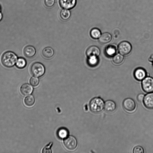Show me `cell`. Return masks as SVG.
<instances>
[{"instance_id":"obj_6","label":"cell","mask_w":153,"mask_h":153,"mask_svg":"<svg viewBox=\"0 0 153 153\" xmlns=\"http://www.w3.org/2000/svg\"><path fill=\"white\" fill-rule=\"evenodd\" d=\"M132 47L129 42L124 41L121 42L118 46V50L120 54L123 55L128 54L131 51Z\"/></svg>"},{"instance_id":"obj_20","label":"cell","mask_w":153,"mask_h":153,"mask_svg":"<svg viewBox=\"0 0 153 153\" xmlns=\"http://www.w3.org/2000/svg\"><path fill=\"white\" fill-rule=\"evenodd\" d=\"M71 16L70 11L67 9H62L60 12V16L62 20H66L68 19Z\"/></svg>"},{"instance_id":"obj_24","label":"cell","mask_w":153,"mask_h":153,"mask_svg":"<svg viewBox=\"0 0 153 153\" xmlns=\"http://www.w3.org/2000/svg\"><path fill=\"white\" fill-rule=\"evenodd\" d=\"M124 57L120 53H117L114 56L113 58V62L116 64H119L123 61Z\"/></svg>"},{"instance_id":"obj_27","label":"cell","mask_w":153,"mask_h":153,"mask_svg":"<svg viewBox=\"0 0 153 153\" xmlns=\"http://www.w3.org/2000/svg\"><path fill=\"white\" fill-rule=\"evenodd\" d=\"M52 143H50L48 145L45 147L43 149L42 152L43 153H51L52 152L51 147Z\"/></svg>"},{"instance_id":"obj_22","label":"cell","mask_w":153,"mask_h":153,"mask_svg":"<svg viewBox=\"0 0 153 153\" xmlns=\"http://www.w3.org/2000/svg\"><path fill=\"white\" fill-rule=\"evenodd\" d=\"M68 134V130L65 128H61L58 131L57 135L59 137L64 139L67 137Z\"/></svg>"},{"instance_id":"obj_14","label":"cell","mask_w":153,"mask_h":153,"mask_svg":"<svg viewBox=\"0 0 153 153\" xmlns=\"http://www.w3.org/2000/svg\"><path fill=\"white\" fill-rule=\"evenodd\" d=\"M33 90L32 87L27 83L22 85L20 88V91L21 94L24 96H27L30 94Z\"/></svg>"},{"instance_id":"obj_5","label":"cell","mask_w":153,"mask_h":153,"mask_svg":"<svg viewBox=\"0 0 153 153\" xmlns=\"http://www.w3.org/2000/svg\"><path fill=\"white\" fill-rule=\"evenodd\" d=\"M63 144L66 149L72 151L76 148L77 141L75 137L70 136L65 138L64 140Z\"/></svg>"},{"instance_id":"obj_4","label":"cell","mask_w":153,"mask_h":153,"mask_svg":"<svg viewBox=\"0 0 153 153\" xmlns=\"http://www.w3.org/2000/svg\"><path fill=\"white\" fill-rule=\"evenodd\" d=\"M142 87L143 91L146 93L153 92V78L148 76L142 80Z\"/></svg>"},{"instance_id":"obj_7","label":"cell","mask_w":153,"mask_h":153,"mask_svg":"<svg viewBox=\"0 0 153 153\" xmlns=\"http://www.w3.org/2000/svg\"><path fill=\"white\" fill-rule=\"evenodd\" d=\"M123 108L127 111L132 112L135 110L136 108V103L134 100L130 98L125 99L123 102Z\"/></svg>"},{"instance_id":"obj_31","label":"cell","mask_w":153,"mask_h":153,"mask_svg":"<svg viewBox=\"0 0 153 153\" xmlns=\"http://www.w3.org/2000/svg\"><path fill=\"white\" fill-rule=\"evenodd\" d=\"M2 17V14H1V12H0V21Z\"/></svg>"},{"instance_id":"obj_10","label":"cell","mask_w":153,"mask_h":153,"mask_svg":"<svg viewBox=\"0 0 153 153\" xmlns=\"http://www.w3.org/2000/svg\"><path fill=\"white\" fill-rule=\"evenodd\" d=\"M100 53L99 48L96 46H92L89 47L86 51V54L88 57L93 56H98Z\"/></svg>"},{"instance_id":"obj_18","label":"cell","mask_w":153,"mask_h":153,"mask_svg":"<svg viewBox=\"0 0 153 153\" xmlns=\"http://www.w3.org/2000/svg\"><path fill=\"white\" fill-rule=\"evenodd\" d=\"M106 53L109 56H112L114 55L116 51V47L115 45H109L106 49Z\"/></svg>"},{"instance_id":"obj_3","label":"cell","mask_w":153,"mask_h":153,"mask_svg":"<svg viewBox=\"0 0 153 153\" xmlns=\"http://www.w3.org/2000/svg\"><path fill=\"white\" fill-rule=\"evenodd\" d=\"M30 70L31 74L33 76L37 77L42 76L45 72L44 66L39 62L33 63L30 67Z\"/></svg>"},{"instance_id":"obj_32","label":"cell","mask_w":153,"mask_h":153,"mask_svg":"<svg viewBox=\"0 0 153 153\" xmlns=\"http://www.w3.org/2000/svg\"><path fill=\"white\" fill-rule=\"evenodd\" d=\"M152 66L153 68V61L152 62Z\"/></svg>"},{"instance_id":"obj_23","label":"cell","mask_w":153,"mask_h":153,"mask_svg":"<svg viewBox=\"0 0 153 153\" xmlns=\"http://www.w3.org/2000/svg\"><path fill=\"white\" fill-rule=\"evenodd\" d=\"M26 64V60L24 58L20 57L17 60L16 66L18 68L22 69L25 67Z\"/></svg>"},{"instance_id":"obj_9","label":"cell","mask_w":153,"mask_h":153,"mask_svg":"<svg viewBox=\"0 0 153 153\" xmlns=\"http://www.w3.org/2000/svg\"><path fill=\"white\" fill-rule=\"evenodd\" d=\"M59 4L62 8L71 9L73 8L76 4V0H59Z\"/></svg>"},{"instance_id":"obj_2","label":"cell","mask_w":153,"mask_h":153,"mask_svg":"<svg viewBox=\"0 0 153 153\" xmlns=\"http://www.w3.org/2000/svg\"><path fill=\"white\" fill-rule=\"evenodd\" d=\"M105 102L103 100L99 97L93 98L89 103V108L93 113H97L102 111L104 108Z\"/></svg>"},{"instance_id":"obj_19","label":"cell","mask_w":153,"mask_h":153,"mask_svg":"<svg viewBox=\"0 0 153 153\" xmlns=\"http://www.w3.org/2000/svg\"><path fill=\"white\" fill-rule=\"evenodd\" d=\"M25 104L27 106H31L34 104L35 99L32 95H29L25 97L24 100Z\"/></svg>"},{"instance_id":"obj_11","label":"cell","mask_w":153,"mask_h":153,"mask_svg":"<svg viewBox=\"0 0 153 153\" xmlns=\"http://www.w3.org/2000/svg\"><path fill=\"white\" fill-rule=\"evenodd\" d=\"M116 103L111 100H108L105 102L104 109L105 110L109 112H112L116 108Z\"/></svg>"},{"instance_id":"obj_26","label":"cell","mask_w":153,"mask_h":153,"mask_svg":"<svg viewBox=\"0 0 153 153\" xmlns=\"http://www.w3.org/2000/svg\"><path fill=\"white\" fill-rule=\"evenodd\" d=\"M39 82V79L35 77H31L30 80V83L33 86L35 87L37 86Z\"/></svg>"},{"instance_id":"obj_21","label":"cell","mask_w":153,"mask_h":153,"mask_svg":"<svg viewBox=\"0 0 153 153\" xmlns=\"http://www.w3.org/2000/svg\"><path fill=\"white\" fill-rule=\"evenodd\" d=\"M90 34L91 36L93 39L99 38L101 34L100 30L97 28H94L90 31Z\"/></svg>"},{"instance_id":"obj_30","label":"cell","mask_w":153,"mask_h":153,"mask_svg":"<svg viewBox=\"0 0 153 153\" xmlns=\"http://www.w3.org/2000/svg\"><path fill=\"white\" fill-rule=\"evenodd\" d=\"M149 61L152 62L153 61V54L152 55L149 59Z\"/></svg>"},{"instance_id":"obj_15","label":"cell","mask_w":153,"mask_h":153,"mask_svg":"<svg viewBox=\"0 0 153 153\" xmlns=\"http://www.w3.org/2000/svg\"><path fill=\"white\" fill-rule=\"evenodd\" d=\"M112 39L111 35L108 33H104L102 34L99 38L100 42L102 44H106L110 42Z\"/></svg>"},{"instance_id":"obj_12","label":"cell","mask_w":153,"mask_h":153,"mask_svg":"<svg viewBox=\"0 0 153 153\" xmlns=\"http://www.w3.org/2000/svg\"><path fill=\"white\" fill-rule=\"evenodd\" d=\"M135 78L138 80H143L147 75L146 71L142 68H138L136 69L134 73Z\"/></svg>"},{"instance_id":"obj_28","label":"cell","mask_w":153,"mask_h":153,"mask_svg":"<svg viewBox=\"0 0 153 153\" xmlns=\"http://www.w3.org/2000/svg\"><path fill=\"white\" fill-rule=\"evenodd\" d=\"M44 2L46 6L51 7L53 5L55 1L54 0H44Z\"/></svg>"},{"instance_id":"obj_16","label":"cell","mask_w":153,"mask_h":153,"mask_svg":"<svg viewBox=\"0 0 153 153\" xmlns=\"http://www.w3.org/2000/svg\"><path fill=\"white\" fill-rule=\"evenodd\" d=\"M54 53L53 49L51 47H47L45 48L42 51V54L43 56L47 59L52 57Z\"/></svg>"},{"instance_id":"obj_1","label":"cell","mask_w":153,"mask_h":153,"mask_svg":"<svg viewBox=\"0 0 153 153\" xmlns=\"http://www.w3.org/2000/svg\"><path fill=\"white\" fill-rule=\"evenodd\" d=\"M17 60V56L13 52L8 51L4 52L1 57V62L4 66L10 68L13 66Z\"/></svg>"},{"instance_id":"obj_17","label":"cell","mask_w":153,"mask_h":153,"mask_svg":"<svg viewBox=\"0 0 153 153\" xmlns=\"http://www.w3.org/2000/svg\"><path fill=\"white\" fill-rule=\"evenodd\" d=\"M99 60L98 56H93L88 57L87 62L89 65L93 67L96 66L98 64Z\"/></svg>"},{"instance_id":"obj_29","label":"cell","mask_w":153,"mask_h":153,"mask_svg":"<svg viewBox=\"0 0 153 153\" xmlns=\"http://www.w3.org/2000/svg\"><path fill=\"white\" fill-rule=\"evenodd\" d=\"M144 97V95L143 94H140L137 95V99L139 101H143Z\"/></svg>"},{"instance_id":"obj_13","label":"cell","mask_w":153,"mask_h":153,"mask_svg":"<svg viewBox=\"0 0 153 153\" xmlns=\"http://www.w3.org/2000/svg\"><path fill=\"white\" fill-rule=\"evenodd\" d=\"M36 51L35 48L31 45L26 46L23 50V53L25 56L27 58H31L34 56Z\"/></svg>"},{"instance_id":"obj_8","label":"cell","mask_w":153,"mask_h":153,"mask_svg":"<svg viewBox=\"0 0 153 153\" xmlns=\"http://www.w3.org/2000/svg\"><path fill=\"white\" fill-rule=\"evenodd\" d=\"M143 102L145 106L149 109H153V92L144 96Z\"/></svg>"},{"instance_id":"obj_25","label":"cell","mask_w":153,"mask_h":153,"mask_svg":"<svg viewBox=\"0 0 153 153\" xmlns=\"http://www.w3.org/2000/svg\"><path fill=\"white\" fill-rule=\"evenodd\" d=\"M144 152L143 148L140 146H135L132 150V152L133 153H144Z\"/></svg>"}]
</instances>
